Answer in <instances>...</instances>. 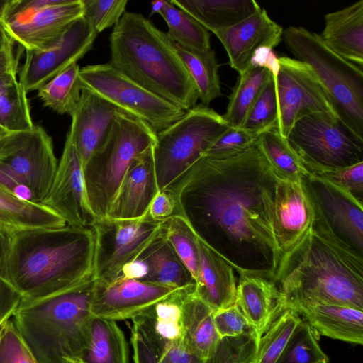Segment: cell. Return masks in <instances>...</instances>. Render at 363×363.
Returning <instances> with one entry per match:
<instances>
[{
	"instance_id": "cell-4",
	"label": "cell",
	"mask_w": 363,
	"mask_h": 363,
	"mask_svg": "<svg viewBox=\"0 0 363 363\" xmlns=\"http://www.w3.org/2000/svg\"><path fill=\"white\" fill-rule=\"evenodd\" d=\"M109 64L185 111L199 99L176 43L143 14L125 11L109 37Z\"/></svg>"
},
{
	"instance_id": "cell-29",
	"label": "cell",
	"mask_w": 363,
	"mask_h": 363,
	"mask_svg": "<svg viewBox=\"0 0 363 363\" xmlns=\"http://www.w3.org/2000/svg\"><path fill=\"white\" fill-rule=\"evenodd\" d=\"M138 258L147 267L143 281L176 289L196 284L192 274L161 232Z\"/></svg>"
},
{
	"instance_id": "cell-27",
	"label": "cell",
	"mask_w": 363,
	"mask_h": 363,
	"mask_svg": "<svg viewBox=\"0 0 363 363\" xmlns=\"http://www.w3.org/2000/svg\"><path fill=\"white\" fill-rule=\"evenodd\" d=\"M188 291L182 301L183 341L186 347L202 359L214 351L220 338L213 321V311L196 294Z\"/></svg>"
},
{
	"instance_id": "cell-11",
	"label": "cell",
	"mask_w": 363,
	"mask_h": 363,
	"mask_svg": "<svg viewBox=\"0 0 363 363\" xmlns=\"http://www.w3.org/2000/svg\"><path fill=\"white\" fill-rule=\"evenodd\" d=\"M162 223L148 213L136 219L96 218L91 226L94 236V280L106 283L117 278L122 268L137 259L157 237Z\"/></svg>"
},
{
	"instance_id": "cell-50",
	"label": "cell",
	"mask_w": 363,
	"mask_h": 363,
	"mask_svg": "<svg viewBox=\"0 0 363 363\" xmlns=\"http://www.w3.org/2000/svg\"><path fill=\"white\" fill-rule=\"evenodd\" d=\"M148 214L154 220L160 221L179 215L177 202L174 193L168 189L159 191L150 204Z\"/></svg>"
},
{
	"instance_id": "cell-28",
	"label": "cell",
	"mask_w": 363,
	"mask_h": 363,
	"mask_svg": "<svg viewBox=\"0 0 363 363\" xmlns=\"http://www.w3.org/2000/svg\"><path fill=\"white\" fill-rule=\"evenodd\" d=\"M170 3L213 34L235 26L261 8L254 0H172Z\"/></svg>"
},
{
	"instance_id": "cell-58",
	"label": "cell",
	"mask_w": 363,
	"mask_h": 363,
	"mask_svg": "<svg viewBox=\"0 0 363 363\" xmlns=\"http://www.w3.org/2000/svg\"><path fill=\"white\" fill-rule=\"evenodd\" d=\"M10 133L0 125V140Z\"/></svg>"
},
{
	"instance_id": "cell-25",
	"label": "cell",
	"mask_w": 363,
	"mask_h": 363,
	"mask_svg": "<svg viewBox=\"0 0 363 363\" xmlns=\"http://www.w3.org/2000/svg\"><path fill=\"white\" fill-rule=\"evenodd\" d=\"M320 37L324 44L344 59L363 65V0L324 16Z\"/></svg>"
},
{
	"instance_id": "cell-20",
	"label": "cell",
	"mask_w": 363,
	"mask_h": 363,
	"mask_svg": "<svg viewBox=\"0 0 363 363\" xmlns=\"http://www.w3.org/2000/svg\"><path fill=\"white\" fill-rule=\"evenodd\" d=\"M283 30L266 10L260 8L248 18L214 35L223 45L230 67L240 75L249 67L257 49H274L279 45Z\"/></svg>"
},
{
	"instance_id": "cell-55",
	"label": "cell",
	"mask_w": 363,
	"mask_h": 363,
	"mask_svg": "<svg viewBox=\"0 0 363 363\" xmlns=\"http://www.w3.org/2000/svg\"><path fill=\"white\" fill-rule=\"evenodd\" d=\"M147 274L145 262L140 258L126 264L121 269L120 277L143 281ZM118 276V277H119Z\"/></svg>"
},
{
	"instance_id": "cell-45",
	"label": "cell",
	"mask_w": 363,
	"mask_h": 363,
	"mask_svg": "<svg viewBox=\"0 0 363 363\" xmlns=\"http://www.w3.org/2000/svg\"><path fill=\"white\" fill-rule=\"evenodd\" d=\"M0 363H38L12 319L0 329Z\"/></svg>"
},
{
	"instance_id": "cell-36",
	"label": "cell",
	"mask_w": 363,
	"mask_h": 363,
	"mask_svg": "<svg viewBox=\"0 0 363 363\" xmlns=\"http://www.w3.org/2000/svg\"><path fill=\"white\" fill-rule=\"evenodd\" d=\"M79 70L78 64L74 63L40 87L38 96L44 105L59 114L71 116L80 100Z\"/></svg>"
},
{
	"instance_id": "cell-9",
	"label": "cell",
	"mask_w": 363,
	"mask_h": 363,
	"mask_svg": "<svg viewBox=\"0 0 363 363\" xmlns=\"http://www.w3.org/2000/svg\"><path fill=\"white\" fill-rule=\"evenodd\" d=\"M286 139L307 171L342 168L363 162V139L331 112L302 117Z\"/></svg>"
},
{
	"instance_id": "cell-39",
	"label": "cell",
	"mask_w": 363,
	"mask_h": 363,
	"mask_svg": "<svg viewBox=\"0 0 363 363\" xmlns=\"http://www.w3.org/2000/svg\"><path fill=\"white\" fill-rule=\"evenodd\" d=\"M161 233L192 274L195 282L199 272L196 235L186 220L175 215L162 223Z\"/></svg>"
},
{
	"instance_id": "cell-41",
	"label": "cell",
	"mask_w": 363,
	"mask_h": 363,
	"mask_svg": "<svg viewBox=\"0 0 363 363\" xmlns=\"http://www.w3.org/2000/svg\"><path fill=\"white\" fill-rule=\"evenodd\" d=\"M278 115L277 88L272 77L259 94L240 128L259 135L265 130L277 127Z\"/></svg>"
},
{
	"instance_id": "cell-51",
	"label": "cell",
	"mask_w": 363,
	"mask_h": 363,
	"mask_svg": "<svg viewBox=\"0 0 363 363\" xmlns=\"http://www.w3.org/2000/svg\"><path fill=\"white\" fill-rule=\"evenodd\" d=\"M0 188L22 200L35 203L29 187L8 166L1 162Z\"/></svg>"
},
{
	"instance_id": "cell-37",
	"label": "cell",
	"mask_w": 363,
	"mask_h": 363,
	"mask_svg": "<svg viewBox=\"0 0 363 363\" xmlns=\"http://www.w3.org/2000/svg\"><path fill=\"white\" fill-rule=\"evenodd\" d=\"M160 15L167 25L168 36L178 46L188 50L211 48L209 31L170 1H164Z\"/></svg>"
},
{
	"instance_id": "cell-18",
	"label": "cell",
	"mask_w": 363,
	"mask_h": 363,
	"mask_svg": "<svg viewBox=\"0 0 363 363\" xmlns=\"http://www.w3.org/2000/svg\"><path fill=\"white\" fill-rule=\"evenodd\" d=\"M83 14L82 0H55L18 20L1 25V28L26 51L42 50L55 43Z\"/></svg>"
},
{
	"instance_id": "cell-42",
	"label": "cell",
	"mask_w": 363,
	"mask_h": 363,
	"mask_svg": "<svg viewBox=\"0 0 363 363\" xmlns=\"http://www.w3.org/2000/svg\"><path fill=\"white\" fill-rule=\"evenodd\" d=\"M258 342L253 331L239 337L221 338L203 363H253Z\"/></svg>"
},
{
	"instance_id": "cell-49",
	"label": "cell",
	"mask_w": 363,
	"mask_h": 363,
	"mask_svg": "<svg viewBox=\"0 0 363 363\" xmlns=\"http://www.w3.org/2000/svg\"><path fill=\"white\" fill-rule=\"evenodd\" d=\"M146 340L153 347L162 363H203V359L186 347L183 339L172 342Z\"/></svg>"
},
{
	"instance_id": "cell-7",
	"label": "cell",
	"mask_w": 363,
	"mask_h": 363,
	"mask_svg": "<svg viewBox=\"0 0 363 363\" xmlns=\"http://www.w3.org/2000/svg\"><path fill=\"white\" fill-rule=\"evenodd\" d=\"M157 140V132L128 113L117 116L96 150L82 167L89 205L96 218L107 216L134 159Z\"/></svg>"
},
{
	"instance_id": "cell-24",
	"label": "cell",
	"mask_w": 363,
	"mask_h": 363,
	"mask_svg": "<svg viewBox=\"0 0 363 363\" xmlns=\"http://www.w3.org/2000/svg\"><path fill=\"white\" fill-rule=\"evenodd\" d=\"M286 308L301 315L319 335L349 343L363 344L362 310L324 303H297L284 309Z\"/></svg>"
},
{
	"instance_id": "cell-22",
	"label": "cell",
	"mask_w": 363,
	"mask_h": 363,
	"mask_svg": "<svg viewBox=\"0 0 363 363\" xmlns=\"http://www.w3.org/2000/svg\"><path fill=\"white\" fill-rule=\"evenodd\" d=\"M122 113H128L91 91L82 88L79 104L71 116L69 130L82 167L101 145L115 118Z\"/></svg>"
},
{
	"instance_id": "cell-43",
	"label": "cell",
	"mask_w": 363,
	"mask_h": 363,
	"mask_svg": "<svg viewBox=\"0 0 363 363\" xmlns=\"http://www.w3.org/2000/svg\"><path fill=\"white\" fill-rule=\"evenodd\" d=\"M9 230L0 227V329L13 316L22 296L11 284L8 271Z\"/></svg>"
},
{
	"instance_id": "cell-13",
	"label": "cell",
	"mask_w": 363,
	"mask_h": 363,
	"mask_svg": "<svg viewBox=\"0 0 363 363\" xmlns=\"http://www.w3.org/2000/svg\"><path fill=\"white\" fill-rule=\"evenodd\" d=\"M279 70L274 80L279 110L277 128L286 138L294 124L302 117L334 112L323 89L306 64L286 56L279 57Z\"/></svg>"
},
{
	"instance_id": "cell-15",
	"label": "cell",
	"mask_w": 363,
	"mask_h": 363,
	"mask_svg": "<svg viewBox=\"0 0 363 363\" xmlns=\"http://www.w3.org/2000/svg\"><path fill=\"white\" fill-rule=\"evenodd\" d=\"M301 181L315 215L337 238L363 256V202L310 172Z\"/></svg>"
},
{
	"instance_id": "cell-31",
	"label": "cell",
	"mask_w": 363,
	"mask_h": 363,
	"mask_svg": "<svg viewBox=\"0 0 363 363\" xmlns=\"http://www.w3.org/2000/svg\"><path fill=\"white\" fill-rule=\"evenodd\" d=\"M66 225L62 218L41 204L22 200L0 188V227L15 231Z\"/></svg>"
},
{
	"instance_id": "cell-47",
	"label": "cell",
	"mask_w": 363,
	"mask_h": 363,
	"mask_svg": "<svg viewBox=\"0 0 363 363\" xmlns=\"http://www.w3.org/2000/svg\"><path fill=\"white\" fill-rule=\"evenodd\" d=\"M213 321L220 339L239 337L252 331L236 303L228 308L214 311Z\"/></svg>"
},
{
	"instance_id": "cell-6",
	"label": "cell",
	"mask_w": 363,
	"mask_h": 363,
	"mask_svg": "<svg viewBox=\"0 0 363 363\" xmlns=\"http://www.w3.org/2000/svg\"><path fill=\"white\" fill-rule=\"evenodd\" d=\"M282 40L294 58L311 68L335 115L363 139L362 67L332 51L318 34L303 27L284 29Z\"/></svg>"
},
{
	"instance_id": "cell-19",
	"label": "cell",
	"mask_w": 363,
	"mask_h": 363,
	"mask_svg": "<svg viewBox=\"0 0 363 363\" xmlns=\"http://www.w3.org/2000/svg\"><path fill=\"white\" fill-rule=\"evenodd\" d=\"M314 216L312 202L302 181L277 177L274 230L281 259L303 240L313 225Z\"/></svg>"
},
{
	"instance_id": "cell-44",
	"label": "cell",
	"mask_w": 363,
	"mask_h": 363,
	"mask_svg": "<svg viewBox=\"0 0 363 363\" xmlns=\"http://www.w3.org/2000/svg\"><path fill=\"white\" fill-rule=\"evenodd\" d=\"M83 16L99 34L116 25L125 12L127 0H82Z\"/></svg>"
},
{
	"instance_id": "cell-59",
	"label": "cell",
	"mask_w": 363,
	"mask_h": 363,
	"mask_svg": "<svg viewBox=\"0 0 363 363\" xmlns=\"http://www.w3.org/2000/svg\"><path fill=\"white\" fill-rule=\"evenodd\" d=\"M67 361L69 363H84L79 358L68 359Z\"/></svg>"
},
{
	"instance_id": "cell-40",
	"label": "cell",
	"mask_w": 363,
	"mask_h": 363,
	"mask_svg": "<svg viewBox=\"0 0 363 363\" xmlns=\"http://www.w3.org/2000/svg\"><path fill=\"white\" fill-rule=\"evenodd\" d=\"M318 335L302 319L276 363H323L328 360L319 345Z\"/></svg>"
},
{
	"instance_id": "cell-60",
	"label": "cell",
	"mask_w": 363,
	"mask_h": 363,
	"mask_svg": "<svg viewBox=\"0 0 363 363\" xmlns=\"http://www.w3.org/2000/svg\"><path fill=\"white\" fill-rule=\"evenodd\" d=\"M6 1V0H0V12L1 11L2 7H3L4 4H5ZM0 28H1V26H0Z\"/></svg>"
},
{
	"instance_id": "cell-54",
	"label": "cell",
	"mask_w": 363,
	"mask_h": 363,
	"mask_svg": "<svg viewBox=\"0 0 363 363\" xmlns=\"http://www.w3.org/2000/svg\"><path fill=\"white\" fill-rule=\"evenodd\" d=\"M13 42L9 39L0 50V77L18 72V58L13 52Z\"/></svg>"
},
{
	"instance_id": "cell-26",
	"label": "cell",
	"mask_w": 363,
	"mask_h": 363,
	"mask_svg": "<svg viewBox=\"0 0 363 363\" xmlns=\"http://www.w3.org/2000/svg\"><path fill=\"white\" fill-rule=\"evenodd\" d=\"M279 298V293L272 282L257 277H239L235 303L258 341L281 313Z\"/></svg>"
},
{
	"instance_id": "cell-33",
	"label": "cell",
	"mask_w": 363,
	"mask_h": 363,
	"mask_svg": "<svg viewBox=\"0 0 363 363\" xmlns=\"http://www.w3.org/2000/svg\"><path fill=\"white\" fill-rule=\"evenodd\" d=\"M272 78L266 68L252 65L239 75L229 96L226 111L222 115L230 127L240 128L250 107Z\"/></svg>"
},
{
	"instance_id": "cell-56",
	"label": "cell",
	"mask_w": 363,
	"mask_h": 363,
	"mask_svg": "<svg viewBox=\"0 0 363 363\" xmlns=\"http://www.w3.org/2000/svg\"><path fill=\"white\" fill-rule=\"evenodd\" d=\"M164 0H155L151 2V11L150 17L155 14H160L164 6Z\"/></svg>"
},
{
	"instance_id": "cell-16",
	"label": "cell",
	"mask_w": 363,
	"mask_h": 363,
	"mask_svg": "<svg viewBox=\"0 0 363 363\" xmlns=\"http://www.w3.org/2000/svg\"><path fill=\"white\" fill-rule=\"evenodd\" d=\"M40 204L67 225L91 228L96 219L89 203L82 162L69 130L54 179Z\"/></svg>"
},
{
	"instance_id": "cell-23",
	"label": "cell",
	"mask_w": 363,
	"mask_h": 363,
	"mask_svg": "<svg viewBox=\"0 0 363 363\" xmlns=\"http://www.w3.org/2000/svg\"><path fill=\"white\" fill-rule=\"evenodd\" d=\"M199 272L195 292L213 312L235 303V270L196 236Z\"/></svg>"
},
{
	"instance_id": "cell-53",
	"label": "cell",
	"mask_w": 363,
	"mask_h": 363,
	"mask_svg": "<svg viewBox=\"0 0 363 363\" xmlns=\"http://www.w3.org/2000/svg\"><path fill=\"white\" fill-rule=\"evenodd\" d=\"M250 65L266 68L272 74L274 80L276 79L279 70V57L273 49L267 47H262L255 51Z\"/></svg>"
},
{
	"instance_id": "cell-14",
	"label": "cell",
	"mask_w": 363,
	"mask_h": 363,
	"mask_svg": "<svg viewBox=\"0 0 363 363\" xmlns=\"http://www.w3.org/2000/svg\"><path fill=\"white\" fill-rule=\"evenodd\" d=\"M98 33L84 16L73 22L52 45L42 50L26 51L18 80L26 92L38 90L77 63L91 50Z\"/></svg>"
},
{
	"instance_id": "cell-8",
	"label": "cell",
	"mask_w": 363,
	"mask_h": 363,
	"mask_svg": "<svg viewBox=\"0 0 363 363\" xmlns=\"http://www.w3.org/2000/svg\"><path fill=\"white\" fill-rule=\"evenodd\" d=\"M230 128L222 115L199 104L157 132L153 152L159 190L171 186Z\"/></svg>"
},
{
	"instance_id": "cell-38",
	"label": "cell",
	"mask_w": 363,
	"mask_h": 363,
	"mask_svg": "<svg viewBox=\"0 0 363 363\" xmlns=\"http://www.w3.org/2000/svg\"><path fill=\"white\" fill-rule=\"evenodd\" d=\"M301 320L296 311L283 310L259 339L253 363H276Z\"/></svg>"
},
{
	"instance_id": "cell-17",
	"label": "cell",
	"mask_w": 363,
	"mask_h": 363,
	"mask_svg": "<svg viewBox=\"0 0 363 363\" xmlns=\"http://www.w3.org/2000/svg\"><path fill=\"white\" fill-rule=\"evenodd\" d=\"M180 289L120 276L110 282L95 281L91 313L115 321L132 320Z\"/></svg>"
},
{
	"instance_id": "cell-10",
	"label": "cell",
	"mask_w": 363,
	"mask_h": 363,
	"mask_svg": "<svg viewBox=\"0 0 363 363\" xmlns=\"http://www.w3.org/2000/svg\"><path fill=\"white\" fill-rule=\"evenodd\" d=\"M82 87L147 123L157 133L181 118L186 111L143 88L108 62L80 69Z\"/></svg>"
},
{
	"instance_id": "cell-21",
	"label": "cell",
	"mask_w": 363,
	"mask_h": 363,
	"mask_svg": "<svg viewBox=\"0 0 363 363\" xmlns=\"http://www.w3.org/2000/svg\"><path fill=\"white\" fill-rule=\"evenodd\" d=\"M153 146L136 157L128 169L108 215L118 219L145 216L160 191L155 174Z\"/></svg>"
},
{
	"instance_id": "cell-52",
	"label": "cell",
	"mask_w": 363,
	"mask_h": 363,
	"mask_svg": "<svg viewBox=\"0 0 363 363\" xmlns=\"http://www.w3.org/2000/svg\"><path fill=\"white\" fill-rule=\"evenodd\" d=\"M130 342L135 363H162L153 347L133 328H131Z\"/></svg>"
},
{
	"instance_id": "cell-34",
	"label": "cell",
	"mask_w": 363,
	"mask_h": 363,
	"mask_svg": "<svg viewBox=\"0 0 363 363\" xmlns=\"http://www.w3.org/2000/svg\"><path fill=\"white\" fill-rule=\"evenodd\" d=\"M16 74L11 73L0 77V125L9 132L34 126L27 92Z\"/></svg>"
},
{
	"instance_id": "cell-46",
	"label": "cell",
	"mask_w": 363,
	"mask_h": 363,
	"mask_svg": "<svg viewBox=\"0 0 363 363\" xmlns=\"http://www.w3.org/2000/svg\"><path fill=\"white\" fill-rule=\"evenodd\" d=\"M308 172L349 192L363 202V162L342 168Z\"/></svg>"
},
{
	"instance_id": "cell-3",
	"label": "cell",
	"mask_w": 363,
	"mask_h": 363,
	"mask_svg": "<svg viewBox=\"0 0 363 363\" xmlns=\"http://www.w3.org/2000/svg\"><path fill=\"white\" fill-rule=\"evenodd\" d=\"M9 233V276L23 301L50 296L92 276L91 228L66 225Z\"/></svg>"
},
{
	"instance_id": "cell-48",
	"label": "cell",
	"mask_w": 363,
	"mask_h": 363,
	"mask_svg": "<svg viewBox=\"0 0 363 363\" xmlns=\"http://www.w3.org/2000/svg\"><path fill=\"white\" fill-rule=\"evenodd\" d=\"M257 135L241 128L230 127L205 155H227L243 151L253 145L257 141Z\"/></svg>"
},
{
	"instance_id": "cell-5",
	"label": "cell",
	"mask_w": 363,
	"mask_h": 363,
	"mask_svg": "<svg viewBox=\"0 0 363 363\" xmlns=\"http://www.w3.org/2000/svg\"><path fill=\"white\" fill-rule=\"evenodd\" d=\"M93 275L50 296L21 301L13 321L38 363L82 358L89 343Z\"/></svg>"
},
{
	"instance_id": "cell-1",
	"label": "cell",
	"mask_w": 363,
	"mask_h": 363,
	"mask_svg": "<svg viewBox=\"0 0 363 363\" xmlns=\"http://www.w3.org/2000/svg\"><path fill=\"white\" fill-rule=\"evenodd\" d=\"M277 178L256 141L237 153L203 155L167 189L179 215L239 277L273 283L281 259L274 230Z\"/></svg>"
},
{
	"instance_id": "cell-32",
	"label": "cell",
	"mask_w": 363,
	"mask_h": 363,
	"mask_svg": "<svg viewBox=\"0 0 363 363\" xmlns=\"http://www.w3.org/2000/svg\"><path fill=\"white\" fill-rule=\"evenodd\" d=\"M257 143L277 177L298 182L308 172L277 127L261 133Z\"/></svg>"
},
{
	"instance_id": "cell-12",
	"label": "cell",
	"mask_w": 363,
	"mask_h": 363,
	"mask_svg": "<svg viewBox=\"0 0 363 363\" xmlns=\"http://www.w3.org/2000/svg\"><path fill=\"white\" fill-rule=\"evenodd\" d=\"M0 162L8 166L31 190L35 202L46 196L57 168L51 137L43 128L11 132L0 140Z\"/></svg>"
},
{
	"instance_id": "cell-30",
	"label": "cell",
	"mask_w": 363,
	"mask_h": 363,
	"mask_svg": "<svg viewBox=\"0 0 363 363\" xmlns=\"http://www.w3.org/2000/svg\"><path fill=\"white\" fill-rule=\"evenodd\" d=\"M84 363H129V346L116 321L93 315Z\"/></svg>"
},
{
	"instance_id": "cell-2",
	"label": "cell",
	"mask_w": 363,
	"mask_h": 363,
	"mask_svg": "<svg viewBox=\"0 0 363 363\" xmlns=\"http://www.w3.org/2000/svg\"><path fill=\"white\" fill-rule=\"evenodd\" d=\"M281 312L297 303H324L363 311V256L315 215L303 240L279 262L273 281Z\"/></svg>"
},
{
	"instance_id": "cell-61",
	"label": "cell",
	"mask_w": 363,
	"mask_h": 363,
	"mask_svg": "<svg viewBox=\"0 0 363 363\" xmlns=\"http://www.w3.org/2000/svg\"><path fill=\"white\" fill-rule=\"evenodd\" d=\"M328 360H325L323 363H328Z\"/></svg>"
},
{
	"instance_id": "cell-57",
	"label": "cell",
	"mask_w": 363,
	"mask_h": 363,
	"mask_svg": "<svg viewBox=\"0 0 363 363\" xmlns=\"http://www.w3.org/2000/svg\"><path fill=\"white\" fill-rule=\"evenodd\" d=\"M9 39L10 38L6 35L4 30L0 28V50L6 45Z\"/></svg>"
},
{
	"instance_id": "cell-35",
	"label": "cell",
	"mask_w": 363,
	"mask_h": 363,
	"mask_svg": "<svg viewBox=\"0 0 363 363\" xmlns=\"http://www.w3.org/2000/svg\"><path fill=\"white\" fill-rule=\"evenodd\" d=\"M177 45L178 55L185 65L199 92L201 104L208 106L221 95L219 65L213 49L188 50Z\"/></svg>"
}]
</instances>
